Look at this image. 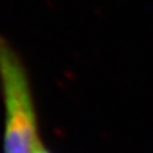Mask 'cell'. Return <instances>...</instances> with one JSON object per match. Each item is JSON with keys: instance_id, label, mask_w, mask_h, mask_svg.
Returning <instances> with one entry per match:
<instances>
[{"instance_id": "cell-1", "label": "cell", "mask_w": 153, "mask_h": 153, "mask_svg": "<svg viewBox=\"0 0 153 153\" xmlns=\"http://www.w3.org/2000/svg\"><path fill=\"white\" fill-rule=\"evenodd\" d=\"M0 85L5 107L4 153H37L42 144L28 73L16 49L1 35Z\"/></svg>"}, {"instance_id": "cell-2", "label": "cell", "mask_w": 153, "mask_h": 153, "mask_svg": "<svg viewBox=\"0 0 153 153\" xmlns=\"http://www.w3.org/2000/svg\"><path fill=\"white\" fill-rule=\"evenodd\" d=\"M37 153H50V152L47 151V149H46V148H45L44 146H41V148H40V149H38V151H37Z\"/></svg>"}]
</instances>
